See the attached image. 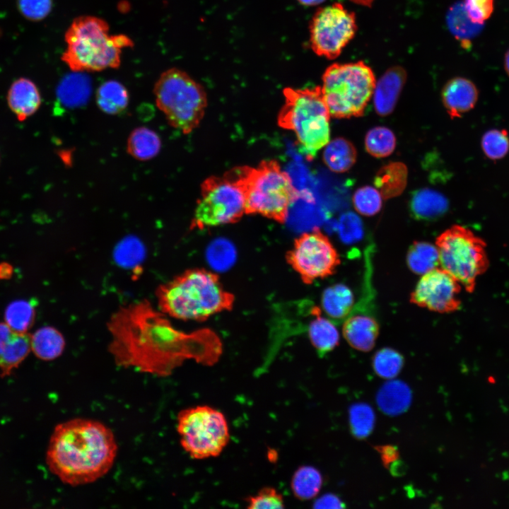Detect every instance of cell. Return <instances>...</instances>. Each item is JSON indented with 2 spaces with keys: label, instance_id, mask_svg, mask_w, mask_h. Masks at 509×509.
Returning <instances> with one entry per match:
<instances>
[{
  "label": "cell",
  "instance_id": "obj_1",
  "mask_svg": "<svg viewBox=\"0 0 509 509\" xmlns=\"http://www.w3.org/2000/svg\"><path fill=\"white\" fill-rule=\"evenodd\" d=\"M108 351L115 363L158 377L170 375L185 361L213 365L222 353L209 329L187 333L174 327L147 300L120 307L107 322Z\"/></svg>",
  "mask_w": 509,
  "mask_h": 509
},
{
  "label": "cell",
  "instance_id": "obj_2",
  "mask_svg": "<svg viewBox=\"0 0 509 509\" xmlns=\"http://www.w3.org/2000/svg\"><path fill=\"white\" fill-rule=\"evenodd\" d=\"M117 449L114 433L107 426L95 420L74 419L55 427L46 463L64 484L86 485L110 472Z\"/></svg>",
  "mask_w": 509,
  "mask_h": 509
},
{
  "label": "cell",
  "instance_id": "obj_3",
  "mask_svg": "<svg viewBox=\"0 0 509 509\" xmlns=\"http://www.w3.org/2000/svg\"><path fill=\"white\" fill-rule=\"evenodd\" d=\"M156 295L162 312L182 320H205L231 310L234 303L218 276L204 269L185 271L160 285Z\"/></svg>",
  "mask_w": 509,
  "mask_h": 509
},
{
  "label": "cell",
  "instance_id": "obj_4",
  "mask_svg": "<svg viewBox=\"0 0 509 509\" xmlns=\"http://www.w3.org/2000/svg\"><path fill=\"white\" fill-rule=\"evenodd\" d=\"M66 49L62 60L73 72L100 71L117 69L124 48L134 46L126 35H110L107 21L97 16H81L67 28Z\"/></svg>",
  "mask_w": 509,
  "mask_h": 509
},
{
  "label": "cell",
  "instance_id": "obj_5",
  "mask_svg": "<svg viewBox=\"0 0 509 509\" xmlns=\"http://www.w3.org/2000/svg\"><path fill=\"white\" fill-rule=\"evenodd\" d=\"M285 103L278 115V124L293 131L301 150L312 158L329 141L330 113L322 87L304 89L286 88Z\"/></svg>",
  "mask_w": 509,
  "mask_h": 509
},
{
  "label": "cell",
  "instance_id": "obj_6",
  "mask_svg": "<svg viewBox=\"0 0 509 509\" xmlns=\"http://www.w3.org/2000/svg\"><path fill=\"white\" fill-rule=\"evenodd\" d=\"M156 104L168 123L187 134L200 124L207 106L204 88L186 72L168 69L153 87Z\"/></svg>",
  "mask_w": 509,
  "mask_h": 509
},
{
  "label": "cell",
  "instance_id": "obj_7",
  "mask_svg": "<svg viewBox=\"0 0 509 509\" xmlns=\"http://www.w3.org/2000/svg\"><path fill=\"white\" fill-rule=\"evenodd\" d=\"M375 83L373 70L363 62L330 65L322 75V86L330 115L335 118L361 116Z\"/></svg>",
  "mask_w": 509,
  "mask_h": 509
},
{
  "label": "cell",
  "instance_id": "obj_8",
  "mask_svg": "<svg viewBox=\"0 0 509 509\" xmlns=\"http://www.w3.org/2000/svg\"><path fill=\"white\" fill-rule=\"evenodd\" d=\"M246 170L247 166L235 168L221 177L211 176L202 182L191 228L233 223L241 218L245 213Z\"/></svg>",
  "mask_w": 509,
  "mask_h": 509
},
{
  "label": "cell",
  "instance_id": "obj_9",
  "mask_svg": "<svg viewBox=\"0 0 509 509\" xmlns=\"http://www.w3.org/2000/svg\"><path fill=\"white\" fill-rule=\"evenodd\" d=\"M245 213L259 214L283 223L298 192L277 161L263 160L247 167L245 177Z\"/></svg>",
  "mask_w": 509,
  "mask_h": 509
},
{
  "label": "cell",
  "instance_id": "obj_10",
  "mask_svg": "<svg viewBox=\"0 0 509 509\" xmlns=\"http://www.w3.org/2000/svg\"><path fill=\"white\" fill-rule=\"evenodd\" d=\"M435 245L441 268L472 293L489 267L484 240L469 228L455 225L437 238Z\"/></svg>",
  "mask_w": 509,
  "mask_h": 509
},
{
  "label": "cell",
  "instance_id": "obj_11",
  "mask_svg": "<svg viewBox=\"0 0 509 509\" xmlns=\"http://www.w3.org/2000/svg\"><path fill=\"white\" fill-rule=\"evenodd\" d=\"M177 431L182 447L196 460L218 456L230 440L226 416L208 405L180 411L177 416Z\"/></svg>",
  "mask_w": 509,
  "mask_h": 509
},
{
  "label": "cell",
  "instance_id": "obj_12",
  "mask_svg": "<svg viewBox=\"0 0 509 509\" xmlns=\"http://www.w3.org/2000/svg\"><path fill=\"white\" fill-rule=\"evenodd\" d=\"M356 30L354 13L341 3L320 8L310 24L311 48L317 55L334 59L353 38Z\"/></svg>",
  "mask_w": 509,
  "mask_h": 509
},
{
  "label": "cell",
  "instance_id": "obj_13",
  "mask_svg": "<svg viewBox=\"0 0 509 509\" xmlns=\"http://www.w3.org/2000/svg\"><path fill=\"white\" fill-rule=\"evenodd\" d=\"M286 259L305 283H312L333 274L340 264L334 245L318 229L296 238Z\"/></svg>",
  "mask_w": 509,
  "mask_h": 509
},
{
  "label": "cell",
  "instance_id": "obj_14",
  "mask_svg": "<svg viewBox=\"0 0 509 509\" xmlns=\"http://www.w3.org/2000/svg\"><path fill=\"white\" fill-rule=\"evenodd\" d=\"M461 284L442 268L426 273L411 294V303L430 310L450 313L461 306Z\"/></svg>",
  "mask_w": 509,
  "mask_h": 509
},
{
  "label": "cell",
  "instance_id": "obj_15",
  "mask_svg": "<svg viewBox=\"0 0 509 509\" xmlns=\"http://www.w3.org/2000/svg\"><path fill=\"white\" fill-rule=\"evenodd\" d=\"M441 95L448 115L454 119L462 117L474 107L479 98V90L471 80L457 76L446 83Z\"/></svg>",
  "mask_w": 509,
  "mask_h": 509
},
{
  "label": "cell",
  "instance_id": "obj_16",
  "mask_svg": "<svg viewBox=\"0 0 509 509\" xmlns=\"http://www.w3.org/2000/svg\"><path fill=\"white\" fill-rule=\"evenodd\" d=\"M406 78L405 71L396 66L389 69L376 82L373 103L378 115L385 116L393 111Z\"/></svg>",
  "mask_w": 509,
  "mask_h": 509
},
{
  "label": "cell",
  "instance_id": "obj_17",
  "mask_svg": "<svg viewBox=\"0 0 509 509\" xmlns=\"http://www.w3.org/2000/svg\"><path fill=\"white\" fill-rule=\"evenodd\" d=\"M343 335L353 349L367 352L375 346L379 334L377 320L364 313H354L344 321Z\"/></svg>",
  "mask_w": 509,
  "mask_h": 509
},
{
  "label": "cell",
  "instance_id": "obj_18",
  "mask_svg": "<svg viewBox=\"0 0 509 509\" xmlns=\"http://www.w3.org/2000/svg\"><path fill=\"white\" fill-rule=\"evenodd\" d=\"M7 101L18 119L23 121L38 110L41 97L38 88L32 81L21 78L11 86Z\"/></svg>",
  "mask_w": 509,
  "mask_h": 509
},
{
  "label": "cell",
  "instance_id": "obj_19",
  "mask_svg": "<svg viewBox=\"0 0 509 509\" xmlns=\"http://www.w3.org/2000/svg\"><path fill=\"white\" fill-rule=\"evenodd\" d=\"M448 208L446 197L438 191L422 188L414 192L409 201L413 217L419 221H434L445 214Z\"/></svg>",
  "mask_w": 509,
  "mask_h": 509
},
{
  "label": "cell",
  "instance_id": "obj_20",
  "mask_svg": "<svg viewBox=\"0 0 509 509\" xmlns=\"http://www.w3.org/2000/svg\"><path fill=\"white\" fill-rule=\"evenodd\" d=\"M312 320L308 327V334L312 345L320 356H324L338 346L339 334L333 322L322 316L317 306L311 307Z\"/></svg>",
  "mask_w": 509,
  "mask_h": 509
},
{
  "label": "cell",
  "instance_id": "obj_21",
  "mask_svg": "<svg viewBox=\"0 0 509 509\" xmlns=\"http://www.w3.org/2000/svg\"><path fill=\"white\" fill-rule=\"evenodd\" d=\"M376 400L382 412L390 416H396L408 409L411 401V392L406 383L392 380L380 387Z\"/></svg>",
  "mask_w": 509,
  "mask_h": 509
},
{
  "label": "cell",
  "instance_id": "obj_22",
  "mask_svg": "<svg viewBox=\"0 0 509 509\" xmlns=\"http://www.w3.org/2000/svg\"><path fill=\"white\" fill-rule=\"evenodd\" d=\"M354 303L351 290L343 283L327 288L322 296V308L334 322H341L351 312Z\"/></svg>",
  "mask_w": 509,
  "mask_h": 509
},
{
  "label": "cell",
  "instance_id": "obj_23",
  "mask_svg": "<svg viewBox=\"0 0 509 509\" xmlns=\"http://www.w3.org/2000/svg\"><path fill=\"white\" fill-rule=\"evenodd\" d=\"M406 167L399 162L390 163L381 168L374 179L377 189L385 199L400 194L406 187Z\"/></svg>",
  "mask_w": 509,
  "mask_h": 509
},
{
  "label": "cell",
  "instance_id": "obj_24",
  "mask_svg": "<svg viewBox=\"0 0 509 509\" xmlns=\"http://www.w3.org/2000/svg\"><path fill=\"white\" fill-rule=\"evenodd\" d=\"M65 340L60 332L52 327H44L31 335V350L43 361H52L62 355Z\"/></svg>",
  "mask_w": 509,
  "mask_h": 509
},
{
  "label": "cell",
  "instance_id": "obj_25",
  "mask_svg": "<svg viewBox=\"0 0 509 509\" xmlns=\"http://www.w3.org/2000/svg\"><path fill=\"white\" fill-rule=\"evenodd\" d=\"M160 148L161 141L159 136L145 127L134 129L129 134L127 144L128 153L139 160H148L154 158Z\"/></svg>",
  "mask_w": 509,
  "mask_h": 509
},
{
  "label": "cell",
  "instance_id": "obj_26",
  "mask_svg": "<svg viewBox=\"0 0 509 509\" xmlns=\"http://www.w3.org/2000/svg\"><path fill=\"white\" fill-rule=\"evenodd\" d=\"M323 160L327 166L336 172L349 170L356 160L354 146L344 138H337L329 141L323 151Z\"/></svg>",
  "mask_w": 509,
  "mask_h": 509
},
{
  "label": "cell",
  "instance_id": "obj_27",
  "mask_svg": "<svg viewBox=\"0 0 509 509\" xmlns=\"http://www.w3.org/2000/svg\"><path fill=\"white\" fill-rule=\"evenodd\" d=\"M96 103L105 113L110 115L120 113L128 105V91L120 82L115 80L107 81L97 90Z\"/></svg>",
  "mask_w": 509,
  "mask_h": 509
},
{
  "label": "cell",
  "instance_id": "obj_28",
  "mask_svg": "<svg viewBox=\"0 0 509 509\" xmlns=\"http://www.w3.org/2000/svg\"><path fill=\"white\" fill-rule=\"evenodd\" d=\"M322 484V474L317 468L310 465L298 467L291 481L294 496L301 501L310 500L317 496Z\"/></svg>",
  "mask_w": 509,
  "mask_h": 509
},
{
  "label": "cell",
  "instance_id": "obj_29",
  "mask_svg": "<svg viewBox=\"0 0 509 509\" xmlns=\"http://www.w3.org/2000/svg\"><path fill=\"white\" fill-rule=\"evenodd\" d=\"M31 351V335L14 332L0 361V374L9 375L28 356Z\"/></svg>",
  "mask_w": 509,
  "mask_h": 509
},
{
  "label": "cell",
  "instance_id": "obj_30",
  "mask_svg": "<svg viewBox=\"0 0 509 509\" xmlns=\"http://www.w3.org/2000/svg\"><path fill=\"white\" fill-rule=\"evenodd\" d=\"M406 261L411 271L424 274L439 264L438 249L428 242H414L408 250Z\"/></svg>",
  "mask_w": 509,
  "mask_h": 509
},
{
  "label": "cell",
  "instance_id": "obj_31",
  "mask_svg": "<svg viewBox=\"0 0 509 509\" xmlns=\"http://www.w3.org/2000/svg\"><path fill=\"white\" fill-rule=\"evenodd\" d=\"M447 25L451 33L459 40L465 41L481 32L484 25L473 23L468 17L463 4L453 5L448 11Z\"/></svg>",
  "mask_w": 509,
  "mask_h": 509
},
{
  "label": "cell",
  "instance_id": "obj_32",
  "mask_svg": "<svg viewBox=\"0 0 509 509\" xmlns=\"http://www.w3.org/2000/svg\"><path fill=\"white\" fill-rule=\"evenodd\" d=\"M396 138L394 133L385 127H376L369 130L365 138V149L375 158L390 155L394 150Z\"/></svg>",
  "mask_w": 509,
  "mask_h": 509
},
{
  "label": "cell",
  "instance_id": "obj_33",
  "mask_svg": "<svg viewBox=\"0 0 509 509\" xmlns=\"http://www.w3.org/2000/svg\"><path fill=\"white\" fill-rule=\"evenodd\" d=\"M35 314L34 306L30 303L16 300L6 308V323L16 332L25 333L34 322Z\"/></svg>",
  "mask_w": 509,
  "mask_h": 509
},
{
  "label": "cell",
  "instance_id": "obj_34",
  "mask_svg": "<svg viewBox=\"0 0 509 509\" xmlns=\"http://www.w3.org/2000/svg\"><path fill=\"white\" fill-rule=\"evenodd\" d=\"M404 360L400 353L391 348L378 351L373 358V368L380 378L392 380L399 375Z\"/></svg>",
  "mask_w": 509,
  "mask_h": 509
},
{
  "label": "cell",
  "instance_id": "obj_35",
  "mask_svg": "<svg viewBox=\"0 0 509 509\" xmlns=\"http://www.w3.org/2000/svg\"><path fill=\"white\" fill-rule=\"evenodd\" d=\"M375 420L374 411L365 403H356L349 409L351 431L357 438L363 439L370 434Z\"/></svg>",
  "mask_w": 509,
  "mask_h": 509
},
{
  "label": "cell",
  "instance_id": "obj_36",
  "mask_svg": "<svg viewBox=\"0 0 509 509\" xmlns=\"http://www.w3.org/2000/svg\"><path fill=\"white\" fill-rule=\"evenodd\" d=\"M481 148L485 156L491 160L503 158L509 151V137L506 129H492L481 139Z\"/></svg>",
  "mask_w": 509,
  "mask_h": 509
},
{
  "label": "cell",
  "instance_id": "obj_37",
  "mask_svg": "<svg viewBox=\"0 0 509 509\" xmlns=\"http://www.w3.org/2000/svg\"><path fill=\"white\" fill-rule=\"evenodd\" d=\"M382 196L380 192L370 186L358 189L353 196L356 210L361 214L370 216L378 213L382 207Z\"/></svg>",
  "mask_w": 509,
  "mask_h": 509
},
{
  "label": "cell",
  "instance_id": "obj_38",
  "mask_svg": "<svg viewBox=\"0 0 509 509\" xmlns=\"http://www.w3.org/2000/svg\"><path fill=\"white\" fill-rule=\"evenodd\" d=\"M245 501L248 509L285 508L283 496L271 486L262 488L256 494L247 497Z\"/></svg>",
  "mask_w": 509,
  "mask_h": 509
},
{
  "label": "cell",
  "instance_id": "obj_39",
  "mask_svg": "<svg viewBox=\"0 0 509 509\" xmlns=\"http://www.w3.org/2000/svg\"><path fill=\"white\" fill-rule=\"evenodd\" d=\"M338 228L340 238L346 244L354 243L363 236L362 221L353 212H346L341 216Z\"/></svg>",
  "mask_w": 509,
  "mask_h": 509
},
{
  "label": "cell",
  "instance_id": "obj_40",
  "mask_svg": "<svg viewBox=\"0 0 509 509\" xmlns=\"http://www.w3.org/2000/svg\"><path fill=\"white\" fill-rule=\"evenodd\" d=\"M463 6L470 20L484 25L494 11V0H464Z\"/></svg>",
  "mask_w": 509,
  "mask_h": 509
},
{
  "label": "cell",
  "instance_id": "obj_41",
  "mask_svg": "<svg viewBox=\"0 0 509 509\" xmlns=\"http://www.w3.org/2000/svg\"><path fill=\"white\" fill-rule=\"evenodd\" d=\"M80 75H71L64 78L58 88V97L65 104H74V95L86 93V81Z\"/></svg>",
  "mask_w": 509,
  "mask_h": 509
},
{
  "label": "cell",
  "instance_id": "obj_42",
  "mask_svg": "<svg viewBox=\"0 0 509 509\" xmlns=\"http://www.w3.org/2000/svg\"><path fill=\"white\" fill-rule=\"evenodd\" d=\"M18 8L23 16L31 21H40L51 11L52 0H18Z\"/></svg>",
  "mask_w": 509,
  "mask_h": 509
},
{
  "label": "cell",
  "instance_id": "obj_43",
  "mask_svg": "<svg viewBox=\"0 0 509 509\" xmlns=\"http://www.w3.org/2000/svg\"><path fill=\"white\" fill-rule=\"evenodd\" d=\"M378 452L383 465L388 469L392 470L396 467V464L399 460V453L396 446L392 445H383L375 446Z\"/></svg>",
  "mask_w": 509,
  "mask_h": 509
},
{
  "label": "cell",
  "instance_id": "obj_44",
  "mask_svg": "<svg viewBox=\"0 0 509 509\" xmlns=\"http://www.w3.org/2000/svg\"><path fill=\"white\" fill-rule=\"evenodd\" d=\"M315 508H341L344 507L341 500L334 494L327 493L320 497L314 503Z\"/></svg>",
  "mask_w": 509,
  "mask_h": 509
},
{
  "label": "cell",
  "instance_id": "obj_45",
  "mask_svg": "<svg viewBox=\"0 0 509 509\" xmlns=\"http://www.w3.org/2000/svg\"><path fill=\"white\" fill-rule=\"evenodd\" d=\"M13 333L14 331L6 323L0 322V361Z\"/></svg>",
  "mask_w": 509,
  "mask_h": 509
},
{
  "label": "cell",
  "instance_id": "obj_46",
  "mask_svg": "<svg viewBox=\"0 0 509 509\" xmlns=\"http://www.w3.org/2000/svg\"><path fill=\"white\" fill-rule=\"evenodd\" d=\"M302 5L307 6H314L319 5L325 0H298Z\"/></svg>",
  "mask_w": 509,
  "mask_h": 509
},
{
  "label": "cell",
  "instance_id": "obj_47",
  "mask_svg": "<svg viewBox=\"0 0 509 509\" xmlns=\"http://www.w3.org/2000/svg\"><path fill=\"white\" fill-rule=\"evenodd\" d=\"M503 67L504 70L509 77V48L506 50L503 57Z\"/></svg>",
  "mask_w": 509,
  "mask_h": 509
},
{
  "label": "cell",
  "instance_id": "obj_48",
  "mask_svg": "<svg viewBox=\"0 0 509 509\" xmlns=\"http://www.w3.org/2000/svg\"><path fill=\"white\" fill-rule=\"evenodd\" d=\"M351 1H354L355 3L359 4H362V5H365V6H370L372 4V1L373 0H351Z\"/></svg>",
  "mask_w": 509,
  "mask_h": 509
}]
</instances>
